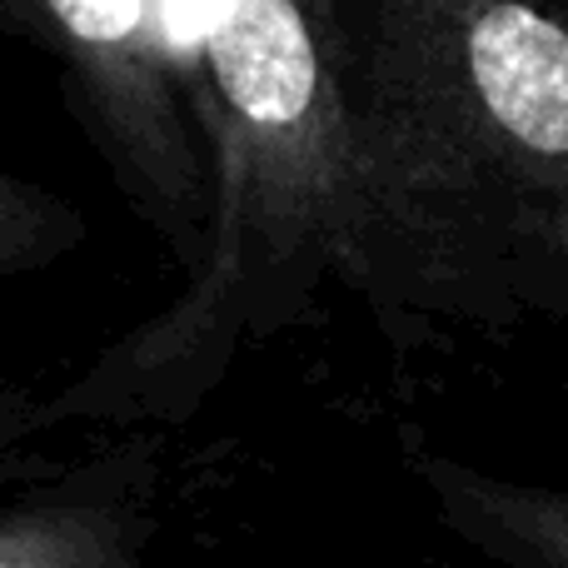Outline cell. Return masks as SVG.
Wrapping results in <instances>:
<instances>
[{
    "label": "cell",
    "mask_w": 568,
    "mask_h": 568,
    "mask_svg": "<svg viewBox=\"0 0 568 568\" xmlns=\"http://www.w3.org/2000/svg\"><path fill=\"white\" fill-rule=\"evenodd\" d=\"M210 150V230L185 290L120 334L30 424H180L245 349L300 324L329 284L394 314L364 165L359 55L329 0H170Z\"/></svg>",
    "instance_id": "6da1fadb"
},
{
    "label": "cell",
    "mask_w": 568,
    "mask_h": 568,
    "mask_svg": "<svg viewBox=\"0 0 568 568\" xmlns=\"http://www.w3.org/2000/svg\"><path fill=\"white\" fill-rule=\"evenodd\" d=\"M514 255L544 265L554 275L568 280V205L564 210H539V215L519 220V225L504 235V255H499V284H509V265Z\"/></svg>",
    "instance_id": "8992f818"
},
{
    "label": "cell",
    "mask_w": 568,
    "mask_h": 568,
    "mask_svg": "<svg viewBox=\"0 0 568 568\" xmlns=\"http://www.w3.org/2000/svg\"><path fill=\"white\" fill-rule=\"evenodd\" d=\"M65 65L75 115L120 190L195 265L210 230V150L180 70L170 0H10Z\"/></svg>",
    "instance_id": "3957f363"
},
{
    "label": "cell",
    "mask_w": 568,
    "mask_h": 568,
    "mask_svg": "<svg viewBox=\"0 0 568 568\" xmlns=\"http://www.w3.org/2000/svg\"><path fill=\"white\" fill-rule=\"evenodd\" d=\"M145 509L120 479L40 494L0 519V568H140Z\"/></svg>",
    "instance_id": "5b68a950"
},
{
    "label": "cell",
    "mask_w": 568,
    "mask_h": 568,
    "mask_svg": "<svg viewBox=\"0 0 568 568\" xmlns=\"http://www.w3.org/2000/svg\"><path fill=\"white\" fill-rule=\"evenodd\" d=\"M359 95L394 314H479L504 235L568 205V10L369 0Z\"/></svg>",
    "instance_id": "7a4b0ae2"
},
{
    "label": "cell",
    "mask_w": 568,
    "mask_h": 568,
    "mask_svg": "<svg viewBox=\"0 0 568 568\" xmlns=\"http://www.w3.org/2000/svg\"><path fill=\"white\" fill-rule=\"evenodd\" d=\"M409 469L464 544L499 568H568V494L499 479L449 454L409 449Z\"/></svg>",
    "instance_id": "277c9868"
}]
</instances>
